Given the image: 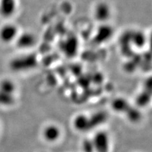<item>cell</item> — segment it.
<instances>
[{"label":"cell","mask_w":152,"mask_h":152,"mask_svg":"<svg viewBox=\"0 0 152 152\" xmlns=\"http://www.w3.org/2000/svg\"><path fill=\"white\" fill-rule=\"evenodd\" d=\"M36 61V56L32 54L20 55L10 60L8 66L14 72H23L34 68Z\"/></svg>","instance_id":"obj_1"},{"label":"cell","mask_w":152,"mask_h":152,"mask_svg":"<svg viewBox=\"0 0 152 152\" xmlns=\"http://www.w3.org/2000/svg\"><path fill=\"white\" fill-rule=\"evenodd\" d=\"M37 42L36 35L31 31L19 32L15 41L16 46L21 50H28L34 48Z\"/></svg>","instance_id":"obj_2"},{"label":"cell","mask_w":152,"mask_h":152,"mask_svg":"<svg viewBox=\"0 0 152 152\" xmlns=\"http://www.w3.org/2000/svg\"><path fill=\"white\" fill-rule=\"evenodd\" d=\"M112 15V7L106 1L98 2L94 6L93 16L96 21L100 23H108Z\"/></svg>","instance_id":"obj_3"},{"label":"cell","mask_w":152,"mask_h":152,"mask_svg":"<svg viewBox=\"0 0 152 152\" xmlns=\"http://www.w3.org/2000/svg\"><path fill=\"white\" fill-rule=\"evenodd\" d=\"M19 32L18 27L15 24L5 23L0 27V41L7 45L15 42Z\"/></svg>","instance_id":"obj_4"},{"label":"cell","mask_w":152,"mask_h":152,"mask_svg":"<svg viewBox=\"0 0 152 152\" xmlns=\"http://www.w3.org/2000/svg\"><path fill=\"white\" fill-rule=\"evenodd\" d=\"M114 33V29L112 26L108 23H101L99 27L95 32L94 41L98 44H102L110 40Z\"/></svg>","instance_id":"obj_5"},{"label":"cell","mask_w":152,"mask_h":152,"mask_svg":"<svg viewBox=\"0 0 152 152\" xmlns=\"http://www.w3.org/2000/svg\"><path fill=\"white\" fill-rule=\"evenodd\" d=\"M96 152H108L110 149V141L105 132L99 131L94 135L92 140Z\"/></svg>","instance_id":"obj_6"},{"label":"cell","mask_w":152,"mask_h":152,"mask_svg":"<svg viewBox=\"0 0 152 152\" xmlns=\"http://www.w3.org/2000/svg\"><path fill=\"white\" fill-rule=\"evenodd\" d=\"M17 10V0H0V16L3 18H11L15 15Z\"/></svg>","instance_id":"obj_7"},{"label":"cell","mask_w":152,"mask_h":152,"mask_svg":"<svg viewBox=\"0 0 152 152\" xmlns=\"http://www.w3.org/2000/svg\"><path fill=\"white\" fill-rule=\"evenodd\" d=\"M107 119V114L104 112H99L88 117L87 131L92 130L102 124Z\"/></svg>","instance_id":"obj_8"},{"label":"cell","mask_w":152,"mask_h":152,"mask_svg":"<svg viewBox=\"0 0 152 152\" xmlns=\"http://www.w3.org/2000/svg\"><path fill=\"white\" fill-rule=\"evenodd\" d=\"M60 131L59 128L54 125L48 126L43 131V136L48 141L53 142L59 138Z\"/></svg>","instance_id":"obj_9"},{"label":"cell","mask_w":152,"mask_h":152,"mask_svg":"<svg viewBox=\"0 0 152 152\" xmlns=\"http://www.w3.org/2000/svg\"><path fill=\"white\" fill-rule=\"evenodd\" d=\"M131 42L138 48H142L145 46L146 42V37L143 32L140 30H136L131 34Z\"/></svg>","instance_id":"obj_10"},{"label":"cell","mask_w":152,"mask_h":152,"mask_svg":"<svg viewBox=\"0 0 152 152\" xmlns=\"http://www.w3.org/2000/svg\"><path fill=\"white\" fill-rule=\"evenodd\" d=\"M61 46H62V50L66 55H68L69 56H73L71 50H72L74 53L75 54L76 51L77 50L78 48L77 40L75 38L71 37L70 38H69V39L64 41Z\"/></svg>","instance_id":"obj_11"},{"label":"cell","mask_w":152,"mask_h":152,"mask_svg":"<svg viewBox=\"0 0 152 152\" xmlns=\"http://www.w3.org/2000/svg\"><path fill=\"white\" fill-rule=\"evenodd\" d=\"M131 106L129 103L123 98H117L112 103V107L114 110L124 114Z\"/></svg>","instance_id":"obj_12"},{"label":"cell","mask_w":152,"mask_h":152,"mask_svg":"<svg viewBox=\"0 0 152 152\" xmlns=\"http://www.w3.org/2000/svg\"><path fill=\"white\" fill-rule=\"evenodd\" d=\"M88 116L80 114L75 116L73 121V125L76 129L79 131L85 132L87 131Z\"/></svg>","instance_id":"obj_13"},{"label":"cell","mask_w":152,"mask_h":152,"mask_svg":"<svg viewBox=\"0 0 152 152\" xmlns=\"http://www.w3.org/2000/svg\"><path fill=\"white\" fill-rule=\"evenodd\" d=\"M15 94L0 90V106L10 107L15 102Z\"/></svg>","instance_id":"obj_14"},{"label":"cell","mask_w":152,"mask_h":152,"mask_svg":"<svg viewBox=\"0 0 152 152\" xmlns=\"http://www.w3.org/2000/svg\"><path fill=\"white\" fill-rule=\"evenodd\" d=\"M17 86L13 80L6 78L0 81V90L8 93L15 94Z\"/></svg>","instance_id":"obj_15"},{"label":"cell","mask_w":152,"mask_h":152,"mask_svg":"<svg viewBox=\"0 0 152 152\" xmlns=\"http://www.w3.org/2000/svg\"><path fill=\"white\" fill-rule=\"evenodd\" d=\"M127 118L132 122H137L141 118V114L138 110L134 108L132 106L129 108V110L125 113Z\"/></svg>","instance_id":"obj_16"},{"label":"cell","mask_w":152,"mask_h":152,"mask_svg":"<svg viewBox=\"0 0 152 152\" xmlns=\"http://www.w3.org/2000/svg\"><path fill=\"white\" fill-rule=\"evenodd\" d=\"M151 91L146 90L138 95L136 99V103L139 106H145L150 100Z\"/></svg>","instance_id":"obj_17"},{"label":"cell","mask_w":152,"mask_h":152,"mask_svg":"<svg viewBox=\"0 0 152 152\" xmlns=\"http://www.w3.org/2000/svg\"><path fill=\"white\" fill-rule=\"evenodd\" d=\"M83 150L84 152H94V147L92 140L86 139L83 141Z\"/></svg>","instance_id":"obj_18"}]
</instances>
